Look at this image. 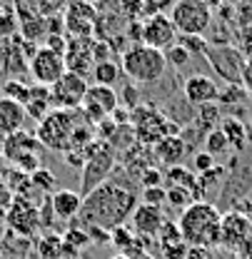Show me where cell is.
<instances>
[{"instance_id":"obj_20","label":"cell","mask_w":252,"mask_h":259,"mask_svg":"<svg viewBox=\"0 0 252 259\" xmlns=\"http://www.w3.org/2000/svg\"><path fill=\"white\" fill-rule=\"evenodd\" d=\"M48 199H50V207H53V217L55 220H60V222L78 220L80 207H83V194L80 192H75V190H58L55 194H50Z\"/></svg>"},{"instance_id":"obj_15","label":"cell","mask_w":252,"mask_h":259,"mask_svg":"<svg viewBox=\"0 0 252 259\" xmlns=\"http://www.w3.org/2000/svg\"><path fill=\"white\" fill-rule=\"evenodd\" d=\"M8 227L23 237H32L40 229V212L25 197H15L8 209Z\"/></svg>"},{"instance_id":"obj_27","label":"cell","mask_w":252,"mask_h":259,"mask_svg":"<svg viewBox=\"0 0 252 259\" xmlns=\"http://www.w3.org/2000/svg\"><path fill=\"white\" fill-rule=\"evenodd\" d=\"M3 97L15 100V102H20V105L25 107V102H28V97H30V85H25L23 80L10 77V80H5V85H3Z\"/></svg>"},{"instance_id":"obj_2","label":"cell","mask_w":252,"mask_h":259,"mask_svg":"<svg viewBox=\"0 0 252 259\" xmlns=\"http://www.w3.org/2000/svg\"><path fill=\"white\" fill-rule=\"evenodd\" d=\"M222 212L212 202H192L188 209L180 212L177 229L188 247H220Z\"/></svg>"},{"instance_id":"obj_24","label":"cell","mask_w":252,"mask_h":259,"mask_svg":"<svg viewBox=\"0 0 252 259\" xmlns=\"http://www.w3.org/2000/svg\"><path fill=\"white\" fill-rule=\"evenodd\" d=\"M225 177H227V172H225V167H220V164H215L210 172H205V175H197V190H195V194H197V202L202 199V202H210V190L215 187H222L225 185Z\"/></svg>"},{"instance_id":"obj_36","label":"cell","mask_w":252,"mask_h":259,"mask_svg":"<svg viewBox=\"0 0 252 259\" xmlns=\"http://www.w3.org/2000/svg\"><path fill=\"white\" fill-rule=\"evenodd\" d=\"M177 42H180L183 48H188L190 55H192V53H200V55L207 53V42H205L202 37H197V35H180Z\"/></svg>"},{"instance_id":"obj_44","label":"cell","mask_w":252,"mask_h":259,"mask_svg":"<svg viewBox=\"0 0 252 259\" xmlns=\"http://www.w3.org/2000/svg\"><path fill=\"white\" fill-rule=\"evenodd\" d=\"M0 160H3V150H0Z\"/></svg>"},{"instance_id":"obj_39","label":"cell","mask_w":252,"mask_h":259,"mask_svg":"<svg viewBox=\"0 0 252 259\" xmlns=\"http://www.w3.org/2000/svg\"><path fill=\"white\" fill-rule=\"evenodd\" d=\"M240 85H242V90H245L247 95H252V60H247V65H245V70H242Z\"/></svg>"},{"instance_id":"obj_43","label":"cell","mask_w":252,"mask_h":259,"mask_svg":"<svg viewBox=\"0 0 252 259\" xmlns=\"http://www.w3.org/2000/svg\"><path fill=\"white\" fill-rule=\"evenodd\" d=\"M142 259H153V257H150V254H148V257H142Z\"/></svg>"},{"instance_id":"obj_1","label":"cell","mask_w":252,"mask_h":259,"mask_svg":"<svg viewBox=\"0 0 252 259\" xmlns=\"http://www.w3.org/2000/svg\"><path fill=\"white\" fill-rule=\"evenodd\" d=\"M137 207V197L127 190L125 185L107 180L105 185L95 187L90 194L83 197V207L78 214V225L80 229H105L113 232L115 227H123L125 222H130L132 212Z\"/></svg>"},{"instance_id":"obj_29","label":"cell","mask_w":252,"mask_h":259,"mask_svg":"<svg viewBox=\"0 0 252 259\" xmlns=\"http://www.w3.org/2000/svg\"><path fill=\"white\" fill-rule=\"evenodd\" d=\"M30 177V187L32 190H40L43 194L53 192V187H55V175L50 172V169H45V167H40V169H35Z\"/></svg>"},{"instance_id":"obj_42","label":"cell","mask_w":252,"mask_h":259,"mask_svg":"<svg viewBox=\"0 0 252 259\" xmlns=\"http://www.w3.org/2000/svg\"><path fill=\"white\" fill-rule=\"evenodd\" d=\"M113 259H127V257H125V254H115Z\"/></svg>"},{"instance_id":"obj_41","label":"cell","mask_w":252,"mask_h":259,"mask_svg":"<svg viewBox=\"0 0 252 259\" xmlns=\"http://www.w3.org/2000/svg\"><path fill=\"white\" fill-rule=\"evenodd\" d=\"M185 259H210V249L207 247H188Z\"/></svg>"},{"instance_id":"obj_28","label":"cell","mask_w":252,"mask_h":259,"mask_svg":"<svg viewBox=\"0 0 252 259\" xmlns=\"http://www.w3.org/2000/svg\"><path fill=\"white\" fill-rule=\"evenodd\" d=\"M192 202H197L192 190H185V187H170V190H167V202H165V204H170V207H175V209H180V212L188 209Z\"/></svg>"},{"instance_id":"obj_19","label":"cell","mask_w":252,"mask_h":259,"mask_svg":"<svg viewBox=\"0 0 252 259\" xmlns=\"http://www.w3.org/2000/svg\"><path fill=\"white\" fill-rule=\"evenodd\" d=\"M25 120H28V112H25V107L20 102L0 97V140L20 132Z\"/></svg>"},{"instance_id":"obj_3","label":"cell","mask_w":252,"mask_h":259,"mask_svg":"<svg viewBox=\"0 0 252 259\" xmlns=\"http://www.w3.org/2000/svg\"><path fill=\"white\" fill-rule=\"evenodd\" d=\"M120 70L125 72L127 80L137 85H153L165 75L167 60H165V53L137 42V45H130L120 55Z\"/></svg>"},{"instance_id":"obj_9","label":"cell","mask_w":252,"mask_h":259,"mask_svg":"<svg viewBox=\"0 0 252 259\" xmlns=\"http://www.w3.org/2000/svg\"><path fill=\"white\" fill-rule=\"evenodd\" d=\"M28 72H30V77L38 82V85L53 88L65 72H67V67H65V55H60V53H55V50H50V48L43 45V48H38V53L30 58Z\"/></svg>"},{"instance_id":"obj_13","label":"cell","mask_w":252,"mask_h":259,"mask_svg":"<svg viewBox=\"0 0 252 259\" xmlns=\"http://www.w3.org/2000/svg\"><path fill=\"white\" fill-rule=\"evenodd\" d=\"M252 237V222L242 212H225L220 225V247L240 252Z\"/></svg>"},{"instance_id":"obj_38","label":"cell","mask_w":252,"mask_h":259,"mask_svg":"<svg viewBox=\"0 0 252 259\" xmlns=\"http://www.w3.org/2000/svg\"><path fill=\"white\" fill-rule=\"evenodd\" d=\"M142 187H162V172H158V169H145L142 172Z\"/></svg>"},{"instance_id":"obj_31","label":"cell","mask_w":252,"mask_h":259,"mask_svg":"<svg viewBox=\"0 0 252 259\" xmlns=\"http://www.w3.org/2000/svg\"><path fill=\"white\" fill-rule=\"evenodd\" d=\"M90 242H93V239H90V234H88L85 229H80V227H70V229L65 232V239H63V244L73 247V252L90 247Z\"/></svg>"},{"instance_id":"obj_5","label":"cell","mask_w":252,"mask_h":259,"mask_svg":"<svg viewBox=\"0 0 252 259\" xmlns=\"http://www.w3.org/2000/svg\"><path fill=\"white\" fill-rule=\"evenodd\" d=\"M130 125H132V135L140 145L145 147H155L160 140H165L167 135H177L175 125L160 112L153 105H137L130 112Z\"/></svg>"},{"instance_id":"obj_21","label":"cell","mask_w":252,"mask_h":259,"mask_svg":"<svg viewBox=\"0 0 252 259\" xmlns=\"http://www.w3.org/2000/svg\"><path fill=\"white\" fill-rule=\"evenodd\" d=\"M185 152H188V145H185V140L180 135H167L165 140H160L158 145L153 147V155L167 167H177L183 162V157H185Z\"/></svg>"},{"instance_id":"obj_23","label":"cell","mask_w":252,"mask_h":259,"mask_svg":"<svg viewBox=\"0 0 252 259\" xmlns=\"http://www.w3.org/2000/svg\"><path fill=\"white\" fill-rule=\"evenodd\" d=\"M53 110V105H50V88H45V85H30V97H28V102H25V112H28V117L32 120H43L48 112Z\"/></svg>"},{"instance_id":"obj_18","label":"cell","mask_w":252,"mask_h":259,"mask_svg":"<svg viewBox=\"0 0 252 259\" xmlns=\"http://www.w3.org/2000/svg\"><path fill=\"white\" fill-rule=\"evenodd\" d=\"M183 93H185V100L195 107H202V105H212L218 102L220 97V85L215 77L210 75H190L183 85Z\"/></svg>"},{"instance_id":"obj_33","label":"cell","mask_w":252,"mask_h":259,"mask_svg":"<svg viewBox=\"0 0 252 259\" xmlns=\"http://www.w3.org/2000/svg\"><path fill=\"white\" fill-rule=\"evenodd\" d=\"M190 50L188 48H183L180 42H175L170 50H165V60H167V65H172V67H177V70H183L185 65L190 63Z\"/></svg>"},{"instance_id":"obj_30","label":"cell","mask_w":252,"mask_h":259,"mask_svg":"<svg viewBox=\"0 0 252 259\" xmlns=\"http://www.w3.org/2000/svg\"><path fill=\"white\" fill-rule=\"evenodd\" d=\"M110 242H113V247L118 249V254H125L127 249H130V244L135 242V234H132V229L127 225L115 227V229L110 232Z\"/></svg>"},{"instance_id":"obj_26","label":"cell","mask_w":252,"mask_h":259,"mask_svg":"<svg viewBox=\"0 0 252 259\" xmlns=\"http://www.w3.org/2000/svg\"><path fill=\"white\" fill-rule=\"evenodd\" d=\"M205 152H210L215 160L222 157L225 152H230V142H227V137L222 135L220 127H212L207 132V137H205Z\"/></svg>"},{"instance_id":"obj_25","label":"cell","mask_w":252,"mask_h":259,"mask_svg":"<svg viewBox=\"0 0 252 259\" xmlns=\"http://www.w3.org/2000/svg\"><path fill=\"white\" fill-rule=\"evenodd\" d=\"M120 65L115 60H97L93 65V85H107V88H115L118 77H120Z\"/></svg>"},{"instance_id":"obj_22","label":"cell","mask_w":252,"mask_h":259,"mask_svg":"<svg viewBox=\"0 0 252 259\" xmlns=\"http://www.w3.org/2000/svg\"><path fill=\"white\" fill-rule=\"evenodd\" d=\"M220 130H222V135L227 137V142H230V150H235V152L247 150V145H250V132H247V125H245L240 117H225Z\"/></svg>"},{"instance_id":"obj_7","label":"cell","mask_w":252,"mask_h":259,"mask_svg":"<svg viewBox=\"0 0 252 259\" xmlns=\"http://www.w3.org/2000/svg\"><path fill=\"white\" fill-rule=\"evenodd\" d=\"M113 167H115V152L107 142H93L88 155H85V162H83V182H80V194H90L95 187L105 185L107 177L113 175Z\"/></svg>"},{"instance_id":"obj_4","label":"cell","mask_w":252,"mask_h":259,"mask_svg":"<svg viewBox=\"0 0 252 259\" xmlns=\"http://www.w3.org/2000/svg\"><path fill=\"white\" fill-rule=\"evenodd\" d=\"M83 112L80 110H50L35 130V137L43 147L48 150H55V152H67L70 150V142H73V135L75 130L80 127V120Z\"/></svg>"},{"instance_id":"obj_6","label":"cell","mask_w":252,"mask_h":259,"mask_svg":"<svg viewBox=\"0 0 252 259\" xmlns=\"http://www.w3.org/2000/svg\"><path fill=\"white\" fill-rule=\"evenodd\" d=\"M170 20H172L177 35L202 37L212 25V10L205 0H177L170 8Z\"/></svg>"},{"instance_id":"obj_11","label":"cell","mask_w":252,"mask_h":259,"mask_svg":"<svg viewBox=\"0 0 252 259\" xmlns=\"http://www.w3.org/2000/svg\"><path fill=\"white\" fill-rule=\"evenodd\" d=\"M118 93L115 88H107V85H90L88 93H85V100L80 105V112L88 122H102L107 120L110 115H115L118 110Z\"/></svg>"},{"instance_id":"obj_10","label":"cell","mask_w":252,"mask_h":259,"mask_svg":"<svg viewBox=\"0 0 252 259\" xmlns=\"http://www.w3.org/2000/svg\"><path fill=\"white\" fill-rule=\"evenodd\" d=\"M88 80L75 72H65L63 77L50 88V105L53 110H80L85 93H88Z\"/></svg>"},{"instance_id":"obj_16","label":"cell","mask_w":252,"mask_h":259,"mask_svg":"<svg viewBox=\"0 0 252 259\" xmlns=\"http://www.w3.org/2000/svg\"><path fill=\"white\" fill-rule=\"evenodd\" d=\"M165 212L160 207H150V204H137L132 217H130V229L135 232V237L142 239H158L160 229L165 225Z\"/></svg>"},{"instance_id":"obj_32","label":"cell","mask_w":252,"mask_h":259,"mask_svg":"<svg viewBox=\"0 0 252 259\" xmlns=\"http://www.w3.org/2000/svg\"><path fill=\"white\" fill-rule=\"evenodd\" d=\"M20 30L18 15L13 10H0V40H10Z\"/></svg>"},{"instance_id":"obj_8","label":"cell","mask_w":252,"mask_h":259,"mask_svg":"<svg viewBox=\"0 0 252 259\" xmlns=\"http://www.w3.org/2000/svg\"><path fill=\"white\" fill-rule=\"evenodd\" d=\"M0 150H3V157L13 162L20 172L32 175L35 169H40V142H38L35 135L25 132V130L5 137Z\"/></svg>"},{"instance_id":"obj_34","label":"cell","mask_w":252,"mask_h":259,"mask_svg":"<svg viewBox=\"0 0 252 259\" xmlns=\"http://www.w3.org/2000/svg\"><path fill=\"white\" fill-rule=\"evenodd\" d=\"M167 202V190L165 187H142L140 194V204H150V207H160Z\"/></svg>"},{"instance_id":"obj_37","label":"cell","mask_w":252,"mask_h":259,"mask_svg":"<svg viewBox=\"0 0 252 259\" xmlns=\"http://www.w3.org/2000/svg\"><path fill=\"white\" fill-rule=\"evenodd\" d=\"M177 0H142V13L148 15H158V13H165V8H172Z\"/></svg>"},{"instance_id":"obj_35","label":"cell","mask_w":252,"mask_h":259,"mask_svg":"<svg viewBox=\"0 0 252 259\" xmlns=\"http://www.w3.org/2000/svg\"><path fill=\"white\" fill-rule=\"evenodd\" d=\"M215 164H218V160H215L210 152H197V155L192 157V167H190V169H195V175H205V172H210Z\"/></svg>"},{"instance_id":"obj_14","label":"cell","mask_w":252,"mask_h":259,"mask_svg":"<svg viewBox=\"0 0 252 259\" xmlns=\"http://www.w3.org/2000/svg\"><path fill=\"white\" fill-rule=\"evenodd\" d=\"M205 55H207V63L212 65V70L220 77H225L230 85H240V77H242V70H245L247 60L237 50L220 45V48H207Z\"/></svg>"},{"instance_id":"obj_40","label":"cell","mask_w":252,"mask_h":259,"mask_svg":"<svg viewBox=\"0 0 252 259\" xmlns=\"http://www.w3.org/2000/svg\"><path fill=\"white\" fill-rule=\"evenodd\" d=\"M8 77V45L5 40H0V80Z\"/></svg>"},{"instance_id":"obj_12","label":"cell","mask_w":252,"mask_h":259,"mask_svg":"<svg viewBox=\"0 0 252 259\" xmlns=\"http://www.w3.org/2000/svg\"><path fill=\"white\" fill-rule=\"evenodd\" d=\"M177 37L180 35H177V30H175V25H172V20H170L167 13L148 15L142 20V25H140V40H142V45L155 48L160 53L170 50L177 42Z\"/></svg>"},{"instance_id":"obj_17","label":"cell","mask_w":252,"mask_h":259,"mask_svg":"<svg viewBox=\"0 0 252 259\" xmlns=\"http://www.w3.org/2000/svg\"><path fill=\"white\" fill-rule=\"evenodd\" d=\"M95 60V42L88 37H75L67 42L65 48V67L67 72H75V75H88L93 72V63Z\"/></svg>"}]
</instances>
